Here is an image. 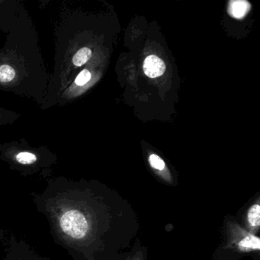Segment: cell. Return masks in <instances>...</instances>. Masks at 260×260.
<instances>
[{"mask_svg":"<svg viewBox=\"0 0 260 260\" xmlns=\"http://www.w3.org/2000/svg\"><path fill=\"white\" fill-rule=\"evenodd\" d=\"M84 183L58 178L42 192L32 193L37 211L45 217L56 245L74 260H94L100 238L99 197Z\"/></svg>","mask_w":260,"mask_h":260,"instance_id":"obj_1","label":"cell"},{"mask_svg":"<svg viewBox=\"0 0 260 260\" xmlns=\"http://www.w3.org/2000/svg\"><path fill=\"white\" fill-rule=\"evenodd\" d=\"M227 233L229 237L227 246L236 248L241 252L260 250V238L254 235V234L241 228L238 223L230 222L228 223Z\"/></svg>","mask_w":260,"mask_h":260,"instance_id":"obj_2","label":"cell"},{"mask_svg":"<svg viewBox=\"0 0 260 260\" xmlns=\"http://www.w3.org/2000/svg\"><path fill=\"white\" fill-rule=\"evenodd\" d=\"M166 71L165 63L156 56H148L144 63V74L149 78H156L162 76Z\"/></svg>","mask_w":260,"mask_h":260,"instance_id":"obj_3","label":"cell"},{"mask_svg":"<svg viewBox=\"0 0 260 260\" xmlns=\"http://www.w3.org/2000/svg\"><path fill=\"white\" fill-rule=\"evenodd\" d=\"M260 224V205L258 202L253 204L248 210L246 214V225L250 229V232H257Z\"/></svg>","mask_w":260,"mask_h":260,"instance_id":"obj_4","label":"cell"},{"mask_svg":"<svg viewBox=\"0 0 260 260\" xmlns=\"http://www.w3.org/2000/svg\"><path fill=\"white\" fill-rule=\"evenodd\" d=\"M250 9V4L246 1H233L229 6V12L231 16L237 19H241L248 13Z\"/></svg>","mask_w":260,"mask_h":260,"instance_id":"obj_5","label":"cell"},{"mask_svg":"<svg viewBox=\"0 0 260 260\" xmlns=\"http://www.w3.org/2000/svg\"><path fill=\"white\" fill-rule=\"evenodd\" d=\"M15 160L21 167H33L38 163V157L35 153L23 151L16 155Z\"/></svg>","mask_w":260,"mask_h":260,"instance_id":"obj_6","label":"cell"},{"mask_svg":"<svg viewBox=\"0 0 260 260\" xmlns=\"http://www.w3.org/2000/svg\"><path fill=\"white\" fill-rule=\"evenodd\" d=\"M91 56L92 51L90 48H81L73 57V63L76 67H81L88 61Z\"/></svg>","mask_w":260,"mask_h":260,"instance_id":"obj_7","label":"cell"},{"mask_svg":"<svg viewBox=\"0 0 260 260\" xmlns=\"http://www.w3.org/2000/svg\"><path fill=\"white\" fill-rule=\"evenodd\" d=\"M16 76L14 69L9 65L0 66V82L7 83L13 80Z\"/></svg>","mask_w":260,"mask_h":260,"instance_id":"obj_8","label":"cell"},{"mask_svg":"<svg viewBox=\"0 0 260 260\" xmlns=\"http://www.w3.org/2000/svg\"><path fill=\"white\" fill-rule=\"evenodd\" d=\"M149 162L152 168L156 169V170L164 171V169H165V163L157 155H150L149 157Z\"/></svg>","mask_w":260,"mask_h":260,"instance_id":"obj_9","label":"cell"},{"mask_svg":"<svg viewBox=\"0 0 260 260\" xmlns=\"http://www.w3.org/2000/svg\"><path fill=\"white\" fill-rule=\"evenodd\" d=\"M91 79V74L88 70H83L80 74L76 76L75 79V83L77 86H82L86 84Z\"/></svg>","mask_w":260,"mask_h":260,"instance_id":"obj_10","label":"cell"},{"mask_svg":"<svg viewBox=\"0 0 260 260\" xmlns=\"http://www.w3.org/2000/svg\"><path fill=\"white\" fill-rule=\"evenodd\" d=\"M130 260H143L142 254L141 253H137V255Z\"/></svg>","mask_w":260,"mask_h":260,"instance_id":"obj_11","label":"cell"},{"mask_svg":"<svg viewBox=\"0 0 260 260\" xmlns=\"http://www.w3.org/2000/svg\"><path fill=\"white\" fill-rule=\"evenodd\" d=\"M2 231H0V233L2 232Z\"/></svg>","mask_w":260,"mask_h":260,"instance_id":"obj_12","label":"cell"}]
</instances>
